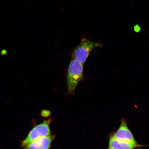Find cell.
<instances>
[{
    "mask_svg": "<svg viewBox=\"0 0 149 149\" xmlns=\"http://www.w3.org/2000/svg\"><path fill=\"white\" fill-rule=\"evenodd\" d=\"M114 139L117 140L127 142H137L132 132L127 125L125 119H121L120 125L118 129L111 134Z\"/></svg>",
    "mask_w": 149,
    "mask_h": 149,
    "instance_id": "277c9868",
    "label": "cell"
},
{
    "mask_svg": "<svg viewBox=\"0 0 149 149\" xmlns=\"http://www.w3.org/2000/svg\"><path fill=\"white\" fill-rule=\"evenodd\" d=\"M134 29V31L138 33L140 31L141 28L139 26V25H136L135 26Z\"/></svg>",
    "mask_w": 149,
    "mask_h": 149,
    "instance_id": "52a82bcc",
    "label": "cell"
},
{
    "mask_svg": "<svg viewBox=\"0 0 149 149\" xmlns=\"http://www.w3.org/2000/svg\"><path fill=\"white\" fill-rule=\"evenodd\" d=\"M83 79V65L72 57L67 74L68 91L71 95L74 94L76 87Z\"/></svg>",
    "mask_w": 149,
    "mask_h": 149,
    "instance_id": "6da1fadb",
    "label": "cell"
},
{
    "mask_svg": "<svg viewBox=\"0 0 149 149\" xmlns=\"http://www.w3.org/2000/svg\"><path fill=\"white\" fill-rule=\"evenodd\" d=\"M50 122L51 120H45L35 126L22 141V146L24 147L41 138L51 135Z\"/></svg>",
    "mask_w": 149,
    "mask_h": 149,
    "instance_id": "3957f363",
    "label": "cell"
},
{
    "mask_svg": "<svg viewBox=\"0 0 149 149\" xmlns=\"http://www.w3.org/2000/svg\"><path fill=\"white\" fill-rule=\"evenodd\" d=\"M102 46V44L99 42H93L83 38L79 45L74 48L72 52V57L83 65L93 49Z\"/></svg>",
    "mask_w": 149,
    "mask_h": 149,
    "instance_id": "7a4b0ae2",
    "label": "cell"
},
{
    "mask_svg": "<svg viewBox=\"0 0 149 149\" xmlns=\"http://www.w3.org/2000/svg\"><path fill=\"white\" fill-rule=\"evenodd\" d=\"M54 137L51 135L41 138L26 145L25 149H49Z\"/></svg>",
    "mask_w": 149,
    "mask_h": 149,
    "instance_id": "8992f818",
    "label": "cell"
},
{
    "mask_svg": "<svg viewBox=\"0 0 149 149\" xmlns=\"http://www.w3.org/2000/svg\"><path fill=\"white\" fill-rule=\"evenodd\" d=\"M143 145L137 142H127L117 140L111 134L109 137L107 149H135Z\"/></svg>",
    "mask_w": 149,
    "mask_h": 149,
    "instance_id": "5b68a950",
    "label": "cell"
}]
</instances>
